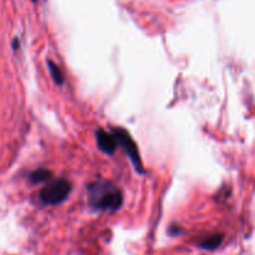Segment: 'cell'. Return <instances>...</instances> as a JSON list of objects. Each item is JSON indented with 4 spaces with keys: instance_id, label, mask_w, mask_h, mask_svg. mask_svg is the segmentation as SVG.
I'll return each instance as SVG.
<instances>
[{
    "instance_id": "52a82bcc",
    "label": "cell",
    "mask_w": 255,
    "mask_h": 255,
    "mask_svg": "<svg viewBox=\"0 0 255 255\" xmlns=\"http://www.w3.org/2000/svg\"><path fill=\"white\" fill-rule=\"evenodd\" d=\"M50 177H51V172L47 171V169L40 168L30 174V181H31L32 183H41V182L47 181Z\"/></svg>"
},
{
    "instance_id": "277c9868",
    "label": "cell",
    "mask_w": 255,
    "mask_h": 255,
    "mask_svg": "<svg viewBox=\"0 0 255 255\" xmlns=\"http://www.w3.org/2000/svg\"><path fill=\"white\" fill-rule=\"evenodd\" d=\"M96 141L99 148L106 154H114V152L116 151L117 142L112 132L110 133V132L105 131V129H99L96 132Z\"/></svg>"
},
{
    "instance_id": "6da1fadb",
    "label": "cell",
    "mask_w": 255,
    "mask_h": 255,
    "mask_svg": "<svg viewBox=\"0 0 255 255\" xmlns=\"http://www.w3.org/2000/svg\"><path fill=\"white\" fill-rule=\"evenodd\" d=\"M89 199L97 211H117L124 203V194L121 189L105 182L89 186Z\"/></svg>"
},
{
    "instance_id": "8992f818",
    "label": "cell",
    "mask_w": 255,
    "mask_h": 255,
    "mask_svg": "<svg viewBox=\"0 0 255 255\" xmlns=\"http://www.w3.org/2000/svg\"><path fill=\"white\" fill-rule=\"evenodd\" d=\"M47 66H49V70H50V74H51L52 79H54V81L56 82L57 85H62L65 81V77H64V74H62L61 69H60L59 66H57L56 64H54L52 61H47Z\"/></svg>"
},
{
    "instance_id": "5b68a950",
    "label": "cell",
    "mask_w": 255,
    "mask_h": 255,
    "mask_svg": "<svg viewBox=\"0 0 255 255\" xmlns=\"http://www.w3.org/2000/svg\"><path fill=\"white\" fill-rule=\"evenodd\" d=\"M223 242V236L222 234H212V236L206 237L203 241L199 243V247L204 251H214L218 248Z\"/></svg>"
},
{
    "instance_id": "3957f363",
    "label": "cell",
    "mask_w": 255,
    "mask_h": 255,
    "mask_svg": "<svg viewBox=\"0 0 255 255\" xmlns=\"http://www.w3.org/2000/svg\"><path fill=\"white\" fill-rule=\"evenodd\" d=\"M112 134L116 138L117 146H121L122 148L125 149V152L127 153V156L131 158V161L133 162L134 167L138 172H143L142 171V161L141 157H139V152L138 148H137L136 142L133 141L131 136H129L128 132L126 129L121 128V127H117V128L112 129Z\"/></svg>"
},
{
    "instance_id": "7a4b0ae2",
    "label": "cell",
    "mask_w": 255,
    "mask_h": 255,
    "mask_svg": "<svg viewBox=\"0 0 255 255\" xmlns=\"http://www.w3.org/2000/svg\"><path fill=\"white\" fill-rule=\"evenodd\" d=\"M71 192V183L67 179L60 178L47 183L40 191V201L47 206H56L62 203Z\"/></svg>"
},
{
    "instance_id": "ba28073f",
    "label": "cell",
    "mask_w": 255,
    "mask_h": 255,
    "mask_svg": "<svg viewBox=\"0 0 255 255\" xmlns=\"http://www.w3.org/2000/svg\"><path fill=\"white\" fill-rule=\"evenodd\" d=\"M31 1H37V0H31Z\"/></svg>"
}]
</instances>
